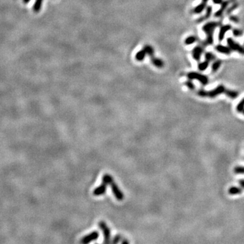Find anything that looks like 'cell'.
<instances>
[{
    "mask_svg": "<svg viewBox=\"0 0 244 244\" xmlns=\"http://www.w3.org/2000/svg\"><path fill=\"white\" fill-rule=\"evenodd\" d=\"M221 25L220 22H208V23H206L205 25L202 27V30L203 31L206 36H207V38H206V43L207 45H212L214 43V31L216 28L218 27Z\"/></svg>",
    "mask_w": 244,
    "mask_h": 244,
    "instance_id": "cell-1",
    "label": "cell"
},
{
    "mask_svg": "<svg viewBox=\"0 0 244 244\" xmlns=\"http://www.w3.org/2000/svg\"><path fill=\"white\" fill-rule=\"evenodd\" d=\"M187 78L189 80H197L203 85H206L209 83V78L207 75L199 73L197 72H189L187 73Z\"/></svg>",
    "mask_w": 244,
    "mask_h": 244,
    "instance_id": "cell-2",
    "label": "cell"
},
{
    "mask_svg": "<svg viewBox=\"0 0 244 244\" xmlns=\"http://www.w3.org/2000/svg\"><path fill=\"white\" fill-rule=\"evenodd\" d=\"M226 43H227L228 46L231 49V50L239 52L240 54L244 55V47L236 42L231 37H228L227 39H226Z\"/></svg>",
    "mask_w": 244,
    "mask_h": 244,
    "instance_id": "cell-3",
    "label": "cell"
},
{
    "mask_svg": "<svg viewBox=\"0 0 244 244\" xmlns=\"http://www.w3.org/2000/svg\"><path fill=\"white\" fill-rule=\"evenodd\" d=\"M98 226L102 231L103 233V235H104V243H108L110 242V239H111V230L109 226L107 225L104 221H100L98 223Z\"/></svg>",
    "mask_w": 244,
    "mask_h": 244,
    "instance_id": "cell-4",
    "label": "cell"
},
{
    "mask_svg": "<svg viewBox=\"0 0 244 244\" xmlns=\"http://www.w3.org/2000/svg\"><path fill=\"white\" fill-rule=\"evenodd\" d=\"M111 186L112 192H113L114 196L116 198V199L118 200V201H122L124 199V193H122V191L120 190V189L119 188L117 184L115 183V182L114 181V180L112 181L109 184Z\"/></svg>",
    "mask_w": 244,
    "mask_h": 244,
    "instance_id": "cell-5",
    "label": "cell"
},
{
    "mask_svg": "<svg viewBox=\"0 0 244 244\" xmlns=\"http://www.w3.org/2000/svg\"><path fill=\"white\" fill-rule=\"evenodd\" d=\"M225 87L223 85H218L216 87H215L214 89H213L212 90H210L208 92V96L211 98H214L216 96H219L220 94H225Z\"/></svg>",
    "mask_w": 244,
    "mask_h": 244,
    "instance_id": "cell-6",
    "label": "cell"
},
{
    "mask_svg": "<svg viewBox=\"0 0 244 244\" xmlns=\"http://www.w3.org/2000/svg\"><path fill=\"white\" fill-rule=\"evenodd\" d=\"M98 237H99V233L95 230V231L92 232L90 234L83 237V238L81 239L80 243L84 244L88 243L90 242H91V241L96 240V239L98 238Z\"/></svg>",
    "mask_w": 244,
    "mask_h": 244,
    "instance_id": "cell-7",
    "label": "cell"
},
{
    "mask_svg": "<svg viewBox=\"0 0 244 244\" xmlns=\"http://www.w3.org/2000/svg\"><path fill=\"white\" fill-rule=\"evenodd\" d=\"M107 186V184L102 182V183L100 184V186H98V187L94 189V190L93 191L92 193H93V195L96 197L100 196V195L105 194V193H106Z\"/></svg>",
    "mask_w": 244,
    "mask_h": 244,
    "instance_id": "cell-8",
    "label": "cell"
},
{
    "mask_svg": "<svg viewBox=\"0 0 244 244\" xmlns=\"http://www.w3.org/2000/svg\"><path fill=\"white\" fill-rule=\"evenodd\" d=\"M203 52V48L201 47V46H195V47L193 48V52H192V56L193 58L195 60L199 61L200 59H201V55Z\"/></svg>",
    "mask_w": 244,
    "mask_h": 244,
    "instance_id": "cell-9",
    "label": "cell"
},
{
    "mask_svg": "<svg viewBox=\"0 0 244 244\" xmlns=\"http://www.w3.org/2000/svg\"><path fill=\"white\" fill-rule=\"evenodd\" d=\"M231 28L232 27L230 25H225L221 26V28H220V31H219L218 37L219 41H222L224 39H225L226 33L231 29Z\"/></svg>",
    "mask_w": 244,
    "mask_h": 244,
    "instance_id": "cell-10",
    "label": "cell"
},
{
    "mask_svg": "<svg viewBox=\"0 0 244 244\" xmlns=\"http://www.w3.org/2000/svg\"><path fill=\"white\" fill-rule=\"evenodd\" d=\"M229 3H230L229 0L223 1V3L221 4V8H220V9L215 12L214 16L216 17V18H219V17L223 16V13L225 12V11L226 10V8H227Z\"/></svg>",
    "mask_w": 244,
    "mask_h": 244,
    "instance_id": "cell-11",
    "label": "cell"
},
{
    "mask_svg": "<svg viewBox=\"0 0 244 244\" xmlns=\"http://www.w3.org/2000/svg\"><path fill=\"white\" fill-rule=\"evenodd\" d=\"M215 49L217 52H218L219 53L224 54L225 55H230L231 53V49L228 47V46H225L221 44L217 45L216 47H215Z\"/></svg>",
    "mask_w": 244,
    "mask_h": 244,
    "instance_id": "cell-12",
    "label": "cell"
},
{
    "mask_svg": "<svg viewBox=\"0 0 244 244\" xmlns=\"http://www.w3.org/2000/svg\"><path fill=\"white\" fill-rule=\"evenodd\" d=\"M225 94L228 96V97L231 98V99H236V98L239 96L238 92L232 90H229V89H226Z\"/></svg>",
    "mask_w": 244,
    "mask_h": 244,
    "instance_id": "cell-13",
    "label": "cell"
},
{
    "mask_svg": "<svg viewBox=\"0 0 244 244\" xmlns=\"http://www.w3.org/2000/svg\"><path fill=\"white\" fill-rule=\"evenodd\" d=\"M228 194L231 195H239L242 193L243 190L240 187H238V186H231V187L229 188L228 189Z\"/></svg>",
    "mask_w": 244,
    "mask_h": 244,
    "instance_id": "cell-14",
    "label": "cell"
},
{
    "mask_svg": "<svg viewBox=\"0 0 244 244\" xmlns=\"http://www.w3.org/2000/svg\"><path fill=\"white\" fill-rule=\"evenodd\" d=\"M206 4H207L202 1L201 4H199L198 6H197L196 7L193 9V12H194L195 14H200V13H201L206 8Z\"/></svg>",
    "mask_w": 244,
    "mask_h": 244,
    "instance_id": "cell-15",
    "label": "cell"
},
{
    "mask_svg": "<svg viewBox=\"0 0 244 244\" xmlns=\"http://www.w3.org/2000/svg\"><path fill=\"white\" fill-rule=\"evenodd\" d=\"M151 61H152V63L154 65V66H155L156 67L161 68V67H164V61H162L161 59H159V58H154V57H152V58H151Z\"/></svg>",
    "mask_w": 244,
    "mask_h": 244,
    "instance_id": "cell-16",
    "label": "cell"
},
{
    "mask_svg": "<svg viewBox=\"0 0 244 244\" xmlns=\"http://www.w3.org/2000/svg\"><path fill=\"white\" fill-rule=\"evenodd\" d=\"M113 181V177H112L110 174H105L102 176V182H104V183L105 184H107V185L110 184V183H111V182Z\"/></svg>",
    "mask_w": 244,
    "mask_h": 244,
    "instance_id": "cell-17",
    "label": "cell"
},
{
    "mask_svg": "<svg viewBox=\"0 0 244 244\" xmlns=\"http://www.w3.org/2000/svg\"><path fill=\"white\" fill-rule=\"evenodd\" d=\"M196 41H197L196 37H195L193 36H189L186 37L185 39H184V43H185V45H187V46L192 45L195 42H196Z\"/></svg>",
    "mask_w": 244,
    "mask_h": 244,
    "instance_id": "cell-18",
    "label": "cell"
},
{
    "mask_svg": "<svg viewBox=\"0 0 244 244\" xmlns=\"http://www.w3.org/2000/svg\"><path fill=\"white\" fill-rule=\"evenodd\" d=\"M222 65V61L220 60H215L212 65V71L213 73H216L220 69Z\"/></svg>",
    "mask_w": 244,
    "mask_h": 244,
    "instance_id": "cell-19",
    "label": "cell"
},
{
    "mask_svg": "<svg viewBox=\"0 0 244 244\" xmlns=\"http://www.w3.org/2000/svg\"><path fill=\"white\" fill-rule=\"evenodd\" d=\"M216 57L215 55L210 52H207L205 53V60L208 62H212L216 60Z\"/></svg>",
    "mask_w": 244,
    "mask_h": 244,
    "instance_id": "cell-20",
    "label": "cell"
},
{
    "mask_svg": "<svg viewBox=\"0 0 244 244\" xmlns=\"http://www.w3.org/2000/svg\"><path fill=\"white\" fill-rule=\"evenodd\" d=\"M212 11H213V8L211 6H207V7H206V14L203 16L204 21H205V20H206V19H208L211 16H212Z\"/></svg>",
    "mask_w": 244,
    "mask_h": 244,
    "instance_id": "cell-21",
    "label": "cell"
},
{
    "mask_svg": "<svg viewBox=\"0 0 244 244\" xmlns=\"http://www.w3.org/2000/svg\"><path fill=\"white\" fill-rule=\"evenodd\" d=\"M209 63L208 61L207 60H205L203 61V62H201L200 63L199 65H198V69L199 71H204L205 70H206L209 67Z\"/></svg>",
    "mask_w": 244,
    "mask_h": 244,
    "instance_id": "cell-22",
    "label": "cell"
},
{
    "mask_svg": "<svg viewBox=\"0 0 244 244\" xmlns=\"http://www.w3.org/2000/svg\"><path fill=\"white\" fill-rule=\"evenodd\" d=\"M144 52H146V54H149V56L153 57L154 50L152 47H151V46H147L144 48Z\"/></svg>",
    "mask_w": 244,
    "mask_h": 244,
    "instance_id": "cell-23",
    "label": "cell"
},
{
    "mask_svg": "<svg viewBox=\"0 0 244 244\" xmlns=\"http://www.w3.org/2000/svg\"><path fill=\"white\" fill-rule=\"evenodd\" d=\"M244 109V98L241 100L239 104L237 105V111L239 113H241Z\"/></svg>",
    "mask_w": 244,
    "mask_h": 244,
    "instance_id": "cell-24",
    "label": "cell"
},
{
    "mask_svg": "<svg viewBox=\"0 0 244 244\" xmlns=\"http://www.w3.org/2000/svg\"><path fill=\"white\" fill-rule=\"evenodd\" d=\"M234 172L236 174H244V167L237 166L234 169Z\"/></svg>",
    "mask_w": 244,
    "mask_h": 244,
    "instance_id": "cell-25",
    "label": "cell"
},
{
    "mask_svg": "<svg viewBox=\"0 0 244 244\" xmlns=\"http://www.w3.org/2000/svg\"><path fill=\"white\" fill-rule=\"evenodd\" d=\"M232 32L233 35L235 37H241L242 36L243 34V31H241V29H238V28H233Z\"/></svg>",
    "mask_w": 244,
    "mask_h": 244,
    "instance_id": "cell-26",
    "label": "cell"
},
{
    "mask_svg": "<svg viewBox=\"0 0 244 244\" xmlns=\"http://www.w3.org/2000/svg\"><path fill=\"white\" fill-rule=\"evenodd\" d=\"M184 85H185L189 89L191 90H195V84L193 83V81H191V80L186 81V82L184 83Z\"/></svg>",
    "mask_w": 244,
    "mask_h": 244,
    "instance_id": "cell-27",
    "label": "cell"
},
{
    "mask_svg": "<svg viewBox=\"0 0 244 244\" xmlns=\"http://www.w3.org/2000/svg\"><path fill=\"white\" fill-rule=\"evenodd\" d=\"M237 7H238V4L235 3L234 4H233V5L230 6V8H228V9L226 10V14H230V13H231L234 10L236 9V8H237Z\"/></svg>",
    "mask_w": 244,
    "mask_h": 244,
    "instance_id": "cell-28",
    "label": "cell"
},
{
    "mask_svg": "<svg viewBox=\"0 0 244 244\" xmlns=\"http://www.w3.org/2000/svg\"><path fill=\"white\" fill-rule=\"evenodd\" d=\"M197 94H198L199 96H201V97L205 98L208 96V92L204 90H199L197 92Z\"/></svg>",
    "mask_w": 244,
    "mask_h": 244,
    "instance_id": "cell-29",
    "label": "cell"
},
{
    "mask_svg": "<svg viewBox=\"0 0 244 244\" xmlns=\"http://www.w3.org/2000/svg\"><path fill=\"white\" fill-rule=\"evenodd\" d=\"M229 20L231 22H233V23H238L239 22V19L238 18V17L236 16H234V15H233H233L230 16H229Z\"/></svg>",
    "mask_w": 244,
    "mask_h": 244,
    "instance_id": "cell-30",
    "label": "cell"
},
{
    "mask_svg": "<svg viewBox=\"0 0 244 244\" xmlns=\"http://www.w3.org/2000/svg\"><path fill=\"white\" fill-rule=\"evenodd\" d=\"M121 238H122V237L120 236V235H116V236L114 237L113 241H112V243H118L119 241L121 240Z\"/></svg>",
    "mask_w": 244,
    "mask_h": 244,
    "instance_id": "cell-31",
    "label": "cell"
},
{
    "mask_svg": "<svg viewBox=\"0 0 244 244\" xmlns=\"http://www.w3.org/2000/svg\"><path fill=\"white\" fill-rule=\"evenodd\" d=\"M213 3L214 4H221L223 2V0H212Z\"/></svg>",
    "mask_w": 244,
    "mask_h": 244,
    "instance_id": "cell-32",
    "label": "cell"
},
{
    "mask_svg": "<svg viewBox=\"0 0 244 244\" xmlns=\"http://www.w3.org/2000/svg\"><path fill=\"white\" fill-rule=\"evenodd\" d=\"M239 184H240V186L244 189V179H241L239 181Z\"/></svg>",
    "mask_w": 244,
    "mask_h": 244,
    "instance_id": "cell-33",
    "label": "cell"
},
{
    "mask_svg": "<svg viewBox=\"0 0 244 244\" xmlns=\"http://www.w3.org/2000/svg\"><path fill=\"white\" fill-rule=\"evenodd\" d=\"M122 243H128L129 242H128V241H126V239H124V240H123V241H122Z\"/></svg>",
    "mask_w": 244,
    "mask_h": 244,
    "instance_id": "cell-34",
    "label": "cell"
},
{
    "mask_svg": "<svg viewBox=\"0 0 244 244\" xmlns=\"http://www.w3.org/2000/svg\"><path fill=\"white\" fill-rule=\"evenodd\" d=\"M242 113H243V115H244V109H243V111H242Z\"/></svg>",
    "mask_w": 244,
    "mask_h": 244,
    "instance_id": "cell-35",
    "label": "cell"
}]
</instances>
